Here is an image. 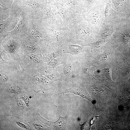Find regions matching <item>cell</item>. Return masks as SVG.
<instances>
[{
	"mask_svg": "<svg viewBox=\"0 0 130 130\" xmlns=\"http://www.w3.org/2000/svg\"><path fill=\"white\" fill-rule=\"evenodd\" d=\"M21 98L24 101L27 106H28L29 103V99L27 96L25 95L21 96Z\"/></svg>",
	"mask_w": 130,
	"mask_h": 130,
	"instance_id": "d4e9b609",
	"label": "cell"
},
{
	"mask_svg": "<svg viewBox=\"0 0 130 130\" xmlns=\"http://www.w3.org/2000/svg\"><path fill=\"white\" fill-rule=\"evenodd\" d=\"M116 12L112 8L110 2H107L105 11V15L106 18H111L115 16Z\"/></svg>",
	"mask_w": 130,
	"mask_h": 130,
	"instance_id": "4fadbf2b",
	"label": "cell"
},
{
	"mask_svg": "<svg viewBox=\"0 0 130 130\" xmlns=\"http://www.w3.org/2000/svg\"><path fill=\"white\" fill-rule=\"evenodd\" d=\"M84 71L88 75L91 77H93L94 76L93 71L91 69L89 68H86L84 69Z\"/></svg>",
	"mask_w": 130,
	"mask_h": 130,
	"instance_id": "603a6c76",
	"label": "cell"
},
{
	"mask_svg": "<svg viewBox=\"0 0 130 130\" xmlns=\"http://www.w3.org/2000/svg\"><path fill=\"white\" fill-rule=\"evenodd\" d=\"M33 21L28 22V26L25 35L30 38L38 45L40 46L49 44V41L35 27Z\"/></svg>",
	"mask_w": 130,
	"mask_h": 130,
	"instance_id": "6da1fadb",
	"label": "cell"
},
{
	"mask_svg": "<svg viewBox=\"0 0 130 130\" xmlns=\"http://www.w3.org/2000/svg\"><path fill=\"white\" fill-rule=\"evenodd\" d=\"M44 6L31 0H24L21 4L19 11L32 15H35Z\"/></svg>",
	"mask_w": 130,
	"mask_h": 130,
	"instance_id": "7a4b0ae2",
	"label": "cell"
},
{
	"mask_svg": "<svg viewBox=\"0 0 130 130\" xmlns=\"http://www.w3.org/2000/svg\"><path fill=\"white\" fill-rule=\"evenodd\" d=\"M24 0H14L13 3L11 6L13 8H15L19 6Z\"/></svg>",
	"mask_w": 130,
	"mask_h": 130,
	"instance_id": "44dd1931",
	"label": "cell"
},
{
	"mask_svg": "<svg viewBox=\"0 0 130 130\" xmlns=\"http://www.w3.org/2000/svg\"><path fill=\"white\" fill-rule=\"evenodd\" d=\"M28 26L24 17L23 13L20 14V18L19 21L14 29L10 31L6 32L7 36L11 38H14L17 39L25 35Z\"/></svg>",
	"mask_w": 130,
	"mask_h": 130,
	"instance_id": "3957f363",
	"label": "cell"
},
{
	"mask_svg": "<svg viewBox=\"0 0 130 130\" xmlns=\"http://www.w3.org/2000/svg\"><path fill=\"white\" fill-rule=\"evenodd\" d=\"M107 41V40H101L93 43L87 44L84 46H90L91 47L92 50L97 51L102 48L104 46L105 43Z\"/></svg>",
	"mask_w": 130,
	"mask_h": 130,
	"instance_id": "5bb4252c",
	"label": "cell"
},
{
	"mask_svg": "<svg viewBox=\"0 0 130 130\" xmlns=\"http://www.w3.org/2000/svg\"><path fill=\"white\" fill-rule=\"evenodd\" d=\"M16 123L20 127L25 129L27 128L26 126L22 123L17 122H16Z\"/></svg>",
	"mask_w": 130,
	"mask_h": 130,
	"instance_id": "4316f807",
	"label": "cell"
},
{
	"mask_svg": "<svg viewBox=\"0 0 130 130\" xmlns=\"http://www.w3.org/2000/svg\"><path fill=\"white\" fill-rule=\"evenodd\" d=\"M14 11L11 12L9 17L5 20H0V33L4 30L6 28L14 18Z\"/></svg>",
	"mask_w": 130,
	"mask_h": 130,
	"instance_id": "30bf717a",
	"label": "cell"
},
{
	"mask_svg": "<svg viewBox=\"0 0 130 130\" xmlns=\"http://www.w3.org/2000/svg\"><path fill=\"white\" fill-rule=\"evenodd\" d=\"M69 92L74 93L83 98H87L91 101L92 100L90 97L86 94L84 90L79 86H73L69 89L65 90L63 93Z\"/></svg>",
	"mask_w": 130,
	"mask_h": 130,
	"instance_id": "ba28073f",
	"label": "cell"
},
{
	"mask_svg": "<svg viewBox=\"0 0 130 130\" xmlns=\"http://www.w3.org/2000/svg\"><path fill=\"white\" fill-rule=\"evenodd\" d=\"M104 72L106 77L109 80H112L111 77V71L109 68L104 69Z\"/></svg>",
	"mask_w": 130,
	"mask_h": 130,
	"instance_id": "7402d4cb",
	"label": "cell"
},
{
	"mask_svg": "<svg viewBox=\"0 0 130 130\" xmlns=\"http://www.w3.org/2000/svg\"><path fill=\"white\" fill-rule=\"evenodd\" d=\"M0 3V14L7 12L9 9L7 7L1 0Z\"/></svg>",
	"mask_w": 130,
	"mask_h": 130,
	"instance_id": "ac0fdd59",
	"label": "cell"
},
{
	"mask_svg": "<svg viewBox=\"0 0 130 130\" xmlns=\"http://www.w3.org/2000/svg\"><path fill=\"white\" fill-rule=\"evenodd\" d=\"M47 77L50 79H53L55 78V76L52 74H48L46 75Z\"/></svg>",
	"mask_w": 130,
	"mask_h": 130,
	"instance_id": "83f0119b",
	"label": "cell"
},
{
	"mask_svg": "<svg viewBox=\"0 0 130 130\" xmlns=\"http://www.w3.org/2000/svg\"><path fill=\"white\" fill-rule=\"evenodd\" d=\"M65 73L68 75H72L73 74L72 67L70 64L66 66L64 68Z\"/></svg>",
	"mask_w": 130,
	"mask_h": 130,
	"instance_id": "e0dca14e",
	"label": "cell"
},
{
	"mask_svg": "<svg viewBox=\"0 0 130 130\" xmlns=\"http://www.w3.org/2000/svg\"><path fill=\"white\" fill-rule=\"evenodd\" d=\"M82 50L81 46L77 45H71L67 47L64 50L65 53L76 54L80 52Z\"/></svg>",
	"mask_w": 130,
	"mask_h": 130,
	"instance_id": "8fae6325",
	"label": "cell"
},
{
	"mask_svg": "<svg viewBox=\"0 0 130 130\" xmlns=\"http://www.w3.org/2000/svg\"><path fill=\"white\" fill-rule=\"evenodd\" d=\"M7 75L4 73H0V79L2 81L5 82L8 79Z\"/></svg>",
	"mask_w": 130,
	"mask_h": 130,
	"instance_id": "cb8c5ba5",
	"label": "cell"
},
{
	"mask_svg": "<svg viewBox=\"0 0 130 130\" xmlns=\"http://www.w3.org/2000/svg\"><path fill=\"white\" fill-rule=\"evenodd\" d=\"M10 92L12 93H17L20 91L21 88L18 86L17 85H12L9 88Z\"/></svg>",
	"mask_w": 130,
	"mask_h": 130,
	"instance_id": "2e32d148",
	"label": "cell"
},
{
	"mask_svg": "<svg viewBox=\"0 0 130 130\" xmlns=\"http://www.w3.org/2000/svg\"><path fill=\"white\" fill-rule=\"evenodd\" d=\"M124 0H113V2L115 7L117 8H121L123 4Z\"/></svg>",
	"mask_w": 130,
	"mask_h": 130,
	"instance_id": "d6986e66",
	"label": "cell"
},
{
	"mask_svg": "<svg viewBox=\"0 0 130 130\" xmlns=\"http://www.w3.org/2000/svg\"><path fill=\"white\" fill-rule=\"evenodd\" d=\"M55 127L59 130H65L66 129L67 120L65 117L60 116L59 119L56 122H53Z\"/></svg>",
	"mask_w": 130,
	"mask_h": 130,
	"instance_id": "7c38bea8",
	"label": "cell"
},
{
	"mask_svg": "<svg viewBox=\"0 0 130 130\" xmlns=\"http://www.w3.org/2000/svg\"><path fill=\"white\" fill-rule=\"evenodd\" d=\"M56 6L57 11L55 14L59 15L61 17L64 26L70 25L73 22L78 16L60 5Z\"/></svg>",
	"mask_w": 130,
	"mask_h": 130,
	"instance_id": "5b68a950",
	"label": "cell"
},
{
	"mask_svg": "<svg viewBox=\"0 0 130 130\" xmlns=\"http://www.w3.org/2000/svg\"><path fill=\"white\" fill-rule=\"evenodd\" d=\"M95 120V118H93L92 120H91V122H90V127L91 126V125L93 124Z\"/></svg>",
	"mask_w": 130,
	"mask_h": 130,
	"instance_id": "f1b7e54d",
	"label": "cell"
},
{
	"mask_svg": "<svg viewBox=\"0 0 130 130\" xmlns=\"http://www.w3.org/2000/svg\"><path fill=\"white\" fill-rule=\"evenodd\" d=\"M17 39L21 49L26 53H38V45L30 38L25 35Z\"/></svg>",
	"mask_w": 130,
	"mask_h": 130,
	"instance_id": "277c9868",
	"label": "cell"
},
{
	"mask_svg": "<svg viewBox=\"0 0 130 130\" xmlns=\"http://www.w3.org/2000/svg\"><path fill=\"white\" fill-rule=\"evenodd\" d=\"M87 3L90 4L91 2V0H84Z\"/></svg>",
	"mask_w": 130,
	"mask_h": 130,
	"instance_id": "f546056e",
	"label": "cell"
},
{
	"mask_svg": "<svg viewBox=\"0 0 130 130\" xmlns=\"http://www.w3.org/2000/svg\"><path fill=\"white\" fill-rule=\"evenodd\" d=\"M38 13V14L35 17L37 19L47 20L55 21L57 19L56 14L52 10L49 5L44 6L43 8Z\"/></svg>",
	"mask_w": 130,
	"mask_h": 130,
	"instance_id": "52a82bcc",
	"label": "cell"
},
{
	"mask_svg": "<svg viewBox=\"0 0 130 130\" xmlns=\"http://www.w3.org/2000/svg\"></svg>",
	"mask_w": 130,
	"mask_h": 130,
	"instance_id": "1f68e13d",
	"label": "cell"
},
{
	"mask_svg": "<svg viewBox=\"0 0 130 130\" xmlns=\"http://www.w3.org/2000/svg\"><path fill=\"white\" fill-rule=\"evenodd\" d=\"M38 53H33L26 54V61H28V63H31L32 65L36 66L40 61V58Z\"/></svg>",
	"mask_w": 130,
	"mask_h": 130,
	"instance_id": "9c48e42d",
	"label": "cell"
},
{
	"mask_svg": "<svg viewBox=\"0 0 130 130\" xmlns=\"http://www.w3.org/2000/svg\"><path fill=\"white\" fill-rule=\"evenodd\" d=\"M58 0H51V1L52 2H54L55 4L58 1Z\"/></svg>",
	"mask_w": 130,
	"mask_h": 130,
	"instance_id": "4dcf8cb0",
	"label": "cell"
},
{
	"mask_svg": "<svg viewBox=\"0 0 130 130\" xmlns=\"http://www.w3.org/2000/svg\"><path fill=\"white\" fill-rule=\"evenodd\" d=\"M17 104L19 108L20 109H22L24 108V105L22 101L20 100L16 101Z\"/></svg>",
	"mask_w": 130,
	"mask_h": 130,
	"instance_id": "484cf974",
	"label": "cell"
},
{
	"mask_svg": "<svg viewBox=\"0 0 130 130\" xmlns=\"http://www.w3.org/2000/svg\"><path fill=\"white\" fill-rule=\"evenodd\" d=\"M123 39L125 44H129L130 43V35L127 32H124Z\"/></svg>",
	"mask_w": 130,
	"mask_h": 130,
	"instance_id": "ffe728a7",
	"label": "cell"
},
{
	"mask_svg": "<svg viewBox=\"0 0 130 130\" xmlns=\"http://www.w3.org/2000/svg\"><path fill=\"white\" fill-rule=\"evenodd\" d=\"M111 28H108L105 30L103 32L102 36L104 39H107L111 35L112 33Z\"/></svg>",
	"mask_w": 130,
	"mask_h": 130,
	"instance_id": "9a60e30c",
	"label": "cell"
},
{
	"mask_svg": "<svg viewBox=\"0 0 130 130\" xmlns=\"http://www.w3.org/2000/svg\"><path fill=\"white\" fill-rule=\"evenodd\" d=\"M47 30L49 32L53 38L58 42L62 39L65 35L72 34L69 25L60 28L48 29Z\"/></svg>",
	"mask_w": 130,
	"mask_h": 130,
	"instance_id": "8992f818",
	"label": "cell"
}]
</instances>
